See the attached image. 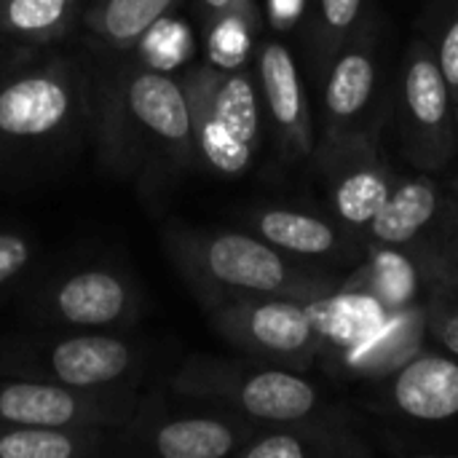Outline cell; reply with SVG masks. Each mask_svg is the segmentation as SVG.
I'll return each mask as SVG.
<instances>
[{
	"label": "cell",
	"mask_w": 458,
	"mask_h": 458,
	"mask_svg": "<svg viewBox=\"0 0 458 458\" xmlns=\"http://www.w3.org/2000/svg\"><path fill=\"white\" fill-rule=\"evenodd\" d=\"M97 137L105 166L121 177H148L199 158L182 81L137 59L102 86Z\"/></svg>",
	"instance_id": "6da1fadb"
},
{
	"label": "cell",
	"mask_w": 458,
	"mask_h": 458,
	"mask_svg": "<svg viewBox=\"0 0 458 458\" xmlns=\"http://www.w3.org/2000/svg\"><path fill=\"white\" fill-rule=\"evenodd\" d=\"M91 115L86 72L64 56L27 59L0 78V180L59 156Z\"/></svg>",
	"instance_id": "7a4b0ae2"
},
{
	"label": "cell",
	"mask_w": 458,
	"mask_h": 458,
	"mask_svg": "<svg viewBox=\"0 0 458 458\" xmlns=\"http://www.w3.org/2000/svg\"><path fill=\"white\" fill-rule=\"evenodd\" d=\"M164 250L204 309L233 298L287 295L314 301L333 293L330 279L306 271L260 236L172 225Z\"/></svg>",
	"instance_id": "3957f363"
},
{
	"label": "cell",
	"mask_w": 458,
	"mask_h": 458,
	"mask_svg": "<svg viewBox=\"0 0 458 458\" xmlns=\"http://www.w3.org/2000/svg\"><path fill=\"white\" fill-rule=\"evenodd\" d=\"M145 349L126 333L11 330L0 333V376L72 389H118L140 384Z\"/></svg>",
	"instance_id": "277c9868"
},
{
	"label": "cell",
	"mask_w": 458,
	"mask_h": 458,
	"mask_svg": "<svg viewBox=\"0 0 458 458\" xmlns=\"http://www.w3.org/2000/svg\"><path fill=\"white\" fill-rule=\"evenodd\" d=\"M145 311V298L134 276L110 263H91L56 271L30 290L24 314L54 330L126 333Z\"/></svg>",
	"instance_id": "5b68a950"
},
{
	"label": "cell",
	"mask_w": 458,
	"mask_h": 458,
	"mask_svg": "<svg viewBox=\"0 0 458 458\" xmlns=\"http://www.w3.org/2000/svg\"><path fill=\"white\" fill-rule=\"evenodd\" d=\"M174 392L196 400H212L236 413L284 427L309 421L319 405V392L306 378L284 368H242L233 362L193 357L172 378Z\"/></svg>",
	"instance_id": "8992f818"
},
{
	"label": "cell",
	"mask_w": 458,
	"mask_h": 458,
	"mask_svg": "<svg viewBox=\"0 0 458 458\" xmlns=\"http://www.w3.org/2000/svg\"><path fill=\"white\" fill-rule=\"evenodd\" d=\"M212 327L236 349L282 362L290 368H306L322 349L314 327L309 301L287 295H255L233 298L207 309Z\"/></svg>",
	"instance_id": "52a82bcc"
},
{
	"label": "cell",
	"mask_w": 458,
	"mask_h": 458,
	"mask_svg": "<svg viewBox=\"0 0 458 458\" xmlns=\"http://www.w3.org/2000/svg\"><path fill=\"white\" fill-rule=\"evenodd\" d=\"M134 386L72 389L32 378L0 376V421L27 427H126L137 408Z\"/></svg>",
	"instance_id": "ba28073f"
},
{
	"label": "cell",
	"mask_w": 458,
	"mask_h": 458,
	"mask_svg": "<svg viewBox=\"0 0 458 458\" xmlns=\"http://www.w3.org/2000/svg\"><path fill=\"white\" fill-rule=\"evenodd\" d=\"M403 129L408 153L427 169L445 166L458 150L451 94L437 51L424 40L411 46L403 72Z\"/></svg>",
	"instance_id": "9c48e42d"
},
{
	"label": "cell",
	"mask_w": 458,
	"mask_h": 458,
	"mask_svg": "<svg viewBox=\"0 0 458 458\" xmlns=\"http://www.w3.org/2000/svg\"><path fill=\"white\" fill-rule=\"evenodd\" d=\"M242 421L217 416L156 419L153 405L140 400L134 419L115 432V454H153L161 458H223L247 443Z\"/></svg>",
	"instance_id": "30bf717a"
},
{
	"label": "cell",
	"mask_w": 458,
	"mask_h": 458,
	"mask_svg": "<svg viewBox=\"0 0 458 458\" xmlns=\"http://www.w3.org/2000/svg\"><path fill=\"white\" fill-rule=\"evenodd\" d=\"M258 86L282 150L290 156L311 153V110L295 56L284 43L266 40L258 48Z\"/></svg>",
	"instance_id": "8fae6325"
},
{
	"label": "cell",
	"mask_w": 458,
	"mask_h": 458,
	"mask_svg": "<svg viewBox=\"0 0 458 458\" xmlns=\"http://www.w3.org/2000/svg\"><path fill=\"white\" fill-rule=\"evenodd\" d=\"M394 405L413 421H451L458 416V362L440 354L411 357L392 384Z\"/></svg>",
	"instance_id": "7c38bea8"
},
{
	"label": "cell",
	"mask_w": 458,
	"mask_h": 458,
	"mask_svg": "<svg viewBox=\"0 0 458 458\" xmlns=\"http://www.w3.org/2000/svg\"><path fill=\"white\" fill-rule=\"evenodd\" d=\"M105 427H27L0 421V458H97L115 454Z\"/></svg>",
	"instance_id": "4fadbf2b"
},
{
	"label": "cell",
	"mask_w": 458,
	"mask_h": 458,
	"mask_svg": "<svg viewBox=\"0 0 458 458\" xmlns=\"http://www.w3.org/2000/svg\"><path fill=\"white\" fill-rule=\"evenodd\" d=\"M378 83L376 51L368 43H354L333 56L325 83V118L327 137L346 131L368 110Z\"/></svg>",
	"instance_id": "5bb4252c"
},
{
	"label": "cell",
	"mask_w": 458,
	"mask_h": 458,
	"mask_svg": "<svg viewBox=\"0 0 458 458\" xmlns=\"http://www.w3.org/2000/svg\"><path fill=\"white\" fill-rule=\"evenodd\" d=\"M309 311L319 333V341L338 346L344 352L368 344L392 319L381 301L349 287L309 301Z\"/></svg>",
	"instance_id": "9a60e30c"
},
{
	"label": "cell",
	"mask_w": 458,
	"mask_h": 458,
	"mask_svg": "<svg viewBox=\"0 0 458 458\" xmlns=\"http://www.w3.org/2000/svg\"><path fill=\"white\" fill-rule=\"evenodd\" d=\"M443 196L427 177H413L392 188L389 199L373 217L370 239L376 247H405L416 242L437 217Z\"/></svg>",
	"instance_id": "2e32d148"
},
{
	"label": "cell",
	"mask_w": 458,
	"mask_h": 458,
	"mask_svg": "<svg viewBox=\"0 0 458 458\" xmlns=\"http://www.w3.org/2000/svg\"><path fill=\"white\" fill-rule=\"evenodd\" d=\"M392 193L386 169L376 161L370 148H352L341 161V169L333 180V207L335 215L349 228H368L384 201Z\"/></svg>",
	"instance_id": "e0dca14e"
},
{
	"label": "cell",
	"mask_w": 458,
	"mask_h": 458,
	"mask_svg": "<svg viewBox=\"0 0 458 458\" xmlns=\"http://www.w3.org/2000/svg\"><path fill=\"white\" fill-rule=\"evenodd\" d=\"M252 228L276 250L298 258H325L341 250V239L330 223L295 209H260L252 217Z\"/></svg>",
	"instance_id": "ac0fdd59"
},
{
	"label": "cell",
	"mask_w": 458,
	"mask_h": 458,
	"mask_svg": "<svg viewBox=\"0 0 458 458\" xmlns=\"http://www.w3.org/2000/svg\"><path fill=\"white\" fill-rule=\"evenodd\" d=\"M81 0H0V35L24 46H48L70 35Z\"/></svg>",
	"instance_id": "d6986e66"
},
{
	"label": "cell",
	"mask_w": 458,
	"mask_h": 458,
	"mask_svg": "<svg viewBox=\"0 0 458 458\" xmlns=\"http://www.w3.org/2000/svg\"><path fill=\"white\" fill-rule=\"evenodd\" d=\"M424 330H427V311L421 314L416 311V306L397 311L376 338L349 349V368L370 376H381L394 365L403 368L411 357H416L413 352Z\"/></svg>",
	"instance_id": "ffe728a7"
},
{
	"label": "cell",
	"mask_w": 458,
	"mask_h": 458,
	"mask_svg": "<svg viewBox=\"0 0 458 458\" xmlns=\"http://www.w3.org/2000/svg\"><path fill=\"white\" fill-rule=\"evenodd\" d=\"M349 290L373 295L386 306L389 314L413 309L419 293V268L400 247H378L373 260L349 282Z\"/></svg>",
	"instance_id": "44dd1931"
},
{
	"label": "cell",
	"mask_w": 458,
	"mask_h": 458,
	"mask_svg": "<svg viewBox=\"0 0 458 458\" xmlns=\"http://www.w3.org/2000/svg\"><path fill=\"white\" fill-rule=\"evenodd\" d=\"M338 435L301 424H284L282 429H271L266 435H258L255 440L244 443L236 456L242 458H311V456H338V454H357L349 445H335Z\"/></svg>",
	"instance_id": "7402d4cb"
},
{
	"label": "cell",
	"mask_w": 458,
	"mask_h": 458,
	"mask_svg": "<svg viewBox=\"0 0 458 458\" xmlns=\"http://www.w3.org/2000/svg\"><path fill=\"white\" fill-rule=\"evenodd\" d=\"M255 27H258V16L252 8V0H239L220 16L209 19L204 24V43H207L209 64L220 70L242 67L252 48Z\"/></svg>",
	"instance_id": "603a6c76"
},
{
	"label": "cell",
	"mask_w": 458,
	"mask_h": 458,
	"mask_svg": "<svg viewBox=\"0 0 458 458\" xmlns=\"http://www.w3.org/2000/svg\"><path fill=\"white\" fill-rule=\"evenodd\" d=\"M131 54L145 67L172 72V70L182 67L188 62V56L193 54V35L185 21L166 13L137 40Z\"/></svg>",
	"instance_id": "cb8c5ba5"
},
{
	"label": "cell",
	"mask_w": 458,
	"mask_h": 458,
	"mask_svg": "<svg viewBox=\"0 0 458 458\" xmlns=\"http://www.w3.org/2000/svg\"><path fill=\"white\" fill-rule=\"evenodd\" d=\"M365 0H319L314 24V48L319 59L335 56L362 16Z\"/></svg>",
	"instance_id": "d4e9b609"
},
{
	"label": "cell",
	"mask_w": 458,
	"mask_h": 458,
	"mask_svg": "<svg viewBox=\"0 0 458 458\" xmlns=\"http://www.w3.org/2000/svg\"><path fill=\"white\" fill-rule=\"evenodd\" d=\"M35 263V244L13 228H0V295L13 290Z\"/></svg>",
	"instance_id": "484cf974"
},
{
	"label": "cell",
	"mask_w": 458,
	"mask_h": 458,
	"mask_svg": "<svg viewBox=\"0 0 458 458\" xmlns=\"http://www.w3.org/2000/svg\"><path fill=\"white\" fill-rule=\"evenodd\" d=\"M427 330L432 338L458 360V306L445 295L435 298L427 309Z\"/></svg>",
	"instance_id": "4316f807"
},
{
	"label": "cell",
	"mask_w": 458,
	"mask_h": 458,
	"mask_svg": "<svg viewBox=\"0 0 458 458\" xmlns=\"http://www.w3.org/2000/svg\"><path fill=\"white\" fill-rule=\"evenodd\" d=\"M437 62L451 94V105H454V123H456V137H458V5L456 11L451 13L443 38H440V48H437Z\"/></svg>",
	"instance_id": "83f0119b"
},
{
	"label": "cell",
	"mask_w": 458,
	"mask_h": 458,
	"mask_svg": "<svg viewBox=\"0 0 458 458\" xmlns=\"http://www.w3.org/2000/svg\"><path fill=\"white\" fill-rule=\"evenodd\" d=\"M427 271H429L435 279H440L443 284H448L451 290H458V233L454 236V242H451L437 258L429 260Z\"/></svg>",
	"instance_id": "f1b7e54d"
},
{
	"label": "cell",
	"mask_w": 458,
	"mask_h": 458,
	"mask_svg": "<svg viewBox=\"0 0 458 458\" xmlns=\"http://www.w3.org/2000/svg\"><path fill=\"white\" fill-rule=\"evenodd\" d=\"M303 3H306V0H268L271 19L279 21V24H290L295 16H301Z\"/></svg>",
	"instance_id": "f546056e"
},
{
	"label": "cell",
	"mask_w": 458,
	"mask_h": 458,
	"mask_svg": "<svg viewBox=\"0 0 458 458\" xmlns=\"http://www.w3.org/2000/svg\"><path fill=\"white\" fill-rule=\"evenodd\" d=\"M233 3H239V0H196V13H199V19L207 24L209 19H215V16H220L223 11H228Z\"/></svg>",
	"instance_id": "4dcf8cb0"
}]
</instances>
